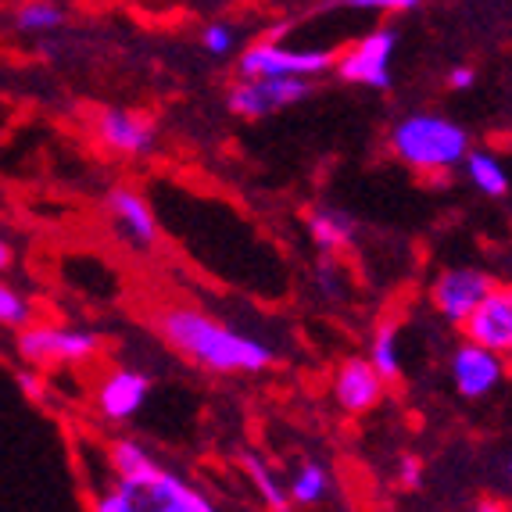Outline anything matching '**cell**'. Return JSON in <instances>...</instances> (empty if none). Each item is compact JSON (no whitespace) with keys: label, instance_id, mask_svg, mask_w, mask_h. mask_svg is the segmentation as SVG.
I'll list each match as a JSON object with an SVG mask.
<instances>
[{"label":"cell","instance_id":"1","mask_svg":"<svg viewBox=\"0 0 512 512\" xmlns=\"http://www.w3.org/2000/svg\"><path fill=\"white\" fill-rule=\"evenodd\" d=\"M151 326L165 341V348L215 376H255L265 373L276 359V351L262 337L222 323L219 316L197 305L158 308Z\"/></svg>","mask_w":512,"mask_h":512},{"label":"cell","instance_id":"2","mask_svg":"<svg viewBox=\"0 0 512 512\" xmlns=\"http://www.w3.org/2000/svg\"><path fill=\"white\" fill-rule=\"evenodd\" d=\"M387 151L419 176H444L473 151L470 133L441 111H409L387 133Z\"/></svg>","mask_w":512,"mask_h":512},{"label":"cell","instance_id":"3","mask_svg":"<svg viewBox=\"0 0 512 512\" xmlns=\"http://www.w3.org/2000/svg\"><path fill=\"white\" fill-rule=\"evenodd\" d=\"M90 512H219L212 498L176 470L151 462L137 477H115L97 491Z\"/></svg>","mask_w":512,"mask_h":512},{"label":"cell","instance_id":"4","mask_svg":"<svg viewBox=\"0 0 512 512\" xmlns=\"http://www.w3.org/2000/svg\"><path fill=\"white\" fill-rule=\"evenodd\" d=\"M104 341L86 326L29 323L15 333V355L22 366L33 369H79L101 355Z\"/></svg>","mask_w":512,"mask_h":512},{"label":"cell","instance_id":"5","mask_svg":"<svg viewBox=\"0 0 512 512\" xmlns=\"http://www.w3.org/2000/svg\"><path fill=\"white\" fill-rule=\"evenodd\" d=\"M337 54L330 47H291L280 36L251 40L237 58L240 79H312L333 72Z\"/></svg>","mask_w":512,"mask_h":512},{"label":"cell","instance_id":"6","mask_svg":"<svg viewBox=\"0 0 512 512\" xmlns=\"http://www.w3.org/2000/svg\"><path fill=\"white\" fill-rule=\"evenodd\" d=\"M394 54H398V29L394 26H373L366 36L348 43L337 54V79L362 90H391L394 83Z\"/></svg>","mask_w":512,"mask_h":512},{"label":"cell","instance_id":"7","mask_svg":"<svg viewBox=\"0 0 512 512\" xmlns=\"http://www.w3.org/2000/svg\"><path fill=\"white\" fill-rule=\"evenodd\" d=\"M495 291V280L477 269V265H448L430 280L427 298L434 305V312L448 326H466V319L480 308V301Z\"/></svg>","mask_w":512,"mask_h":512},{"label":"cell","instance_id":"8","mask_svg":"<svg viewBox=\"0 0 512 512\" xmlns=\"http://www.w3.org/2000/svg\"><path fill=\"white\" fill-rule=\"evenodd\" d=\"M312 79H237V83L226 90V108L237 115V119H269L276 111L294 108L305 97H312Z\"/></svg>","mask_w":512,"mask_h":512},{"label":"cell","instance_id":"9","mask_svg":"<svg viewBox=\"0 0 512 512\" xmlns=\"http://www.w3.org/2000/svg\"><path fill=\"white\" fill-rule=\"evenodd\" d=\"M101 151L115 158H144L158 147V126L137 108H101L90 122Z\"/></svg>","mask_w":512,"mask_h":512},{"label":"cell","instance_id":"10","mask_svg":"<svg viewBox=\"0 0 512 512\" xmlns=\"http://www.w3.org/2000/svg\"><path fill=\"white\" fill-rule=\"evenodd\" d=\"M104 215H108L115 237L126 244L129 251H151L162 237V226H158V215H154L151 201L140 194L137 187H111L104 194Z\"/></svg>","mask_w":512,"mask_h":512},{"label":"cell","instance_id":"11","mask_svg":"<svg viewBox=\"0 0 512 512\" xmlns=\"http://www.w3.org/2000/svg\"><path fill=\"white\" fill-rule=\"evenodd\" d=\"M448 373H452V384L462 398L480 402L487 394H495L509 376V355L502 351H491L477 341H466L452 351V362H448Z\"/></svg>","mask_w":512,"mask_h":512},{"label":"cell","instance_id":"12","mask_svg":"<svg viewBox=\"0 0 512 512\" xmlns=\"http://www.w3.org/2000/svg\"><path fill=\"white\" fill-rule=\"evenodd\" d=\"M151 398V376L144 369L115 366L97 380L94 387V409L108 423H129Z\"/></svg>","mask_w":512,"mask_h":512},{"label":"cell","instance_id":"13","mask_svg":"<svg viewBox=\"0 0 512 512\" xmlns=\"http://www.w3.org/2000/svg\"><path fill=\"white\" fill-rule=\"evenodd\" d=\"M333 402L337 409L348 412V416H366L376 405L384 402L387 380L380 376V369L366 359H344L333 373Z\"/></svg>","mask_w":512,"mask_h":512},{"label":"cell","instance_id":"14","mask_svg":"<svg viewBox=\"0 0 512 512\" xmlns=\"http://www.w3.org/2000/svg\"><path fill=\"white\" fill-rule=\"evenodd\" d=\"M466 341H477L491 351H502L512 359V287L495 283V291L480 301V308L462 326Z\"/></svg>","mask_w":512,"mask_h":512},{"label":"cell","instance_id":"15","mask_svg":"<svg viewBox=\"0 0 512 512\" xmlns=\"http://www.w3.org/2000/svg\"><path fill=\"white\" fill-rule=\"evenodd\" d=\"M305 226H308L312 244H316L323 255H341V251H348L351 244H355V237H359V222L351 219L344 208H333V205L308 208Z\"/></svg>","mask_w":512,"mask_h":512},{"label":"cell","instance_id":"16","mask_svg":"<svg viewBox=\"0 0 512 512\" xmlns=\"http://www.w3.org/2000/svg\"><path fill=\"white\" fill-rule=\"evenodd\" d=\"M240 470L248 473L251 491H255L258 502H262L265 509L269 512H291V505H294L291 487H287V480L273 470V462H265L258 452H244L240 455Z\"/></svg>","mask_w":512,"mask_h":512},{"label":"cell","instance_id":"17","mask_svg":"<svg viewBox=\"0 0 512 512\" xmlns=\"http://www.w3.org/2000/svg\"><path fill=\"white\" fill-rule=\"evenodd\" d=\"M462 169H466L470 187L480 190L484 197H495L498 201V197L509 194V169H505V162L495 151H487V147H473V151L466 154Z\"/></svg>","mask_w":512,"mask_h":512},{"label":"cell","instance_id":"18","mask_svg":"<svg viewBox=\"0 0 512 512\" xmlns=\"http://www.w3.org/2000/svg\"><path fill=\"white\" fill-rule=\"evenodd\" d=\"M65 26V8L58 0H18L11 8V29L22 36H47Z\"/></svg>","mask_w":512,"mask_h":512},{"label":"cell","instance_id":"19","mask_svg":"<svg viewBox=\"0 0 512 512\" xmlns=\"http://www.w3.org/2000/svg\"><path fill=\"white\" fill-rule=\"evenodd\" d=\"M287 487H291L294 505H319V502H326V498H330L333 477H330V470H326L323 462L305 459V462H298V470L291 473Z\"/></svg>","mask_w":512,"mask_h":512},{"label":"cell","instance_id":"20","mask_svg":"<svg viewBox=\"0 0 512 512\" xmlns=\"http://www.w3.org/2000/svg\"><path fill=\"white\" fill-rule=\"evenodd\" d=\"M369 362L380 369L387 384L402 380V333H398V323H380L369 341Z\"/></svg>","mask_w":512,"mask_h":512},{"label":"cell","instance_id":"21","mask_svg":"<svg viewBox=\"0 0 512 512\" xmlns=\"http://www.w3.org/2000/svg\"><path fill=\"white\" fill-rule=\"evenodd\" d=\"M151 462L158 459L147 452V444L137 441V437H115V441H108V466L115 477H137Z\"/></svg>","mask_w":512,"mask_h":512},{"label":"cell","instance_id":"22","mask_svg":"<svg viewBox=\"0 0 512 512\" xmlns=\"http://www.w3.org/2000/svg\"><path fill=\"white\" fill-rule=\"evenodd\" d=\"M29 323H36L33 301L18 291V287L4 283V287H0V326L11 330V333H18V330H26Z\"/></svg>","mask_w":512,"mask_h":512},{"label":"cell","instance_id":"23","mask_svg":"<svg viewBox=\"0 0 512 512\" xmlns=\"http://www.w3.org/2000/svg\"><path fill=\"white\" fill-rule=\"evenodd\" d=\"M201 51L212 54V58H230L237 51V29L230 22H208L201 29Z\"/></svg>","mask_w":512,"mask_h":512},{"label":"cell","instance_id":"24","mask_svg":"<svg viewBox=\"0 0 512 512\" xmlns=\"http://www.w3.org/2000/svg\"><path fill=\"white\" fill-rule=\"evenodd\" d=\"M423 0H333V8L362 11V15H409Z\"/></svg>","mask_w":512,"mask_h":512},{"label":"cell","instance_id":"25","mask_svg":"<svg viewBox=\"0 0 512 512\" xmlns=\"http://www.w3.org/2000/svg\"><path fill=\"white\" fill-rule=\"evenodd\" d=\"M15 384L18 391L26 394L33 405H43L47 402V394H51V387H47V376H43V369H33V366H22L15 373Z\"/></svg>","mask_w":512,"mask_h":512},{"label":"cell","instance_id":"26","mask_svg":"<svg viewBox=\"0 0 512 512\" xmlns=\"http://www.w3.org/2000/svg\"><path fill=\"white\" fill-rule=\"evenodd\" d=\"M423 480H427V466H423V459H419V455H402L398 466H394V484L402 487V491H419Z\"/></svg>","mask_w":512,"mask_h":512},{"label":"cell","instance_id":"27","mask_svg":"<svg viewBox=\"0 0 512 512\" xmlns=\"http://www.w3.org/2000/svg\"><path fill=\"white\" fill-rule=\"evenodd\" d=\"M316 287L326 298H337V294H341V269H337L333 255H326L323 262L316 265Z\"/></svg>","mask_w":512,"mask_h":512},{"label":"cell","instance_id":"28","mask_svg":"<svg viewBox=\"0 0 512 512\" xmlns=\"http://www.w3.org/2000/svg\"><path fill=\"white\" fill-rule=\"evenodd\" d=\"M473 86H477V69H473V65H455V69L448 72V90H455V94H466Z\"/></svg>","mask_w":512,"mask_h":512},{"label":"cell","instance_id":"29","mask_svg":"<svg viewBox=\"0 0 512 512\" xmlns=\"http://www.w3.org/2000/svg\"><path fill=\"white\" fill-rule=\"evenodd\" d=\"M473 512H512L505 502H498V498H480L477 505H473Z\"/></svg>","mask_w":512,"mask_h":512},{"label":"cell","instance_id":"30","mask_svg":"<svg viewBox=\"0 0 512 512\" xmlns=\"http://www.w3.org/2000/svg\"><path fill=\"white\" fill-rule=\"evenodd\" d=\"M11 265H15V251H11V240L4 237V240H0V269L8 273Z\"/></svg>","mask_w":512,"mask_h":512},{"label":"cell","instance_id":"31","mask_svg":"<svg viewBox=\"0 0 512 512\" xmlns=\"http://www.w3.org/2000/svg\"><path fill=\"white\" fill-rule=\"evenodd\" d=\"M509 480H512V459H509Z\"/></svg>","mask_w":512,"mask_h":512}]
</instances>
